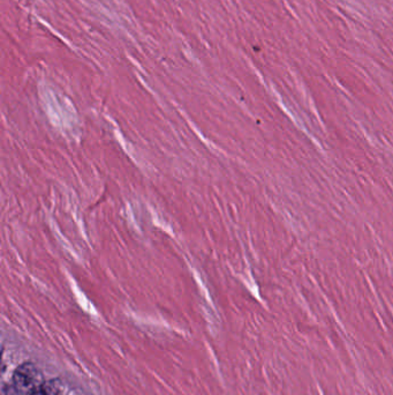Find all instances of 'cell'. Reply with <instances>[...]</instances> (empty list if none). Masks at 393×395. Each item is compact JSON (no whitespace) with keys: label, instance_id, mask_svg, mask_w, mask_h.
<instances>
[{"label":"cell","instance_id":"3957f363","mask_svg":"<svg viewBox=\"0 0 393 395\" xmlns=\"http://www.w3.org/2000/svg\"><path fill=\"white\" fill-rule=\"evenodd\" d=\"M28 395H59V387L56 382H45L38 387H33Z\"/></svg>","mask_w":393,"mask_h":395},{"label":"cell","instance_id":"7a4b0ae2","mask_svg":"<svg viewBox=\"0 0 393 395\" xmlns=\"http://www.w3.org/2000/svg\"><path fill=\"white\" fill-rule=\"evenodd\" d=\"M40 372L33 365L24 364L17 368L14 373V382L20 389H28L35 386L40 380Z\"/></svg>","mask_w":393,"mask_h":395},{"label":"cell","instance_id":"6da1fadb","mask_svg":"<svg viewBox=\"0 0 393 395\" xmlns=\"http://www.w3.org/2000/svg\"><path fill=\"white\" fill-rule=\"evenodd\" d=\"M47 112L50 116L51 121L54 125H57L58 128H61L63 131L67 130H72L74 124H75V119H74L72 111H67L66 107L61 109V104L58 103L57 100H54L52 96H47Z\"/></svg>","mask_w":393,"mask_h":395}]
</instances>
